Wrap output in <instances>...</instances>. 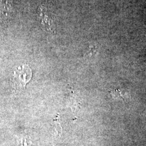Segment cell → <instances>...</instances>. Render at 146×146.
Returning <instances> with one entry per match:
<instances>
[{"label":"cell","mask_w":146,"mask_h":146,"mask_svg":"<svg viewBox=\"0 0 146 146\" xmlns=\"http://www.w3.org/2000/svg\"><path fill=\"white\" fill-rule=\"evenodd\" d=\"M32 76L31 69L28 65H23L15 72V77L18 80L20 84L25 87L31 79Z\"/></svg>","instance_id":"obj_1"},{"label":"cell","mask_w":146,"mask_h":146,"mask_svg":"<svg viewBox=\"0 0 146 146\" xmlns=\"http://www.w3.org/2000/svg\"><path fill=\"white\" fill-rule=\"evenodd\" d=\"M46 7L43 5L41 6L38 10V14L39 19L41 20V23L42 27L47 31H51V27H50V23L49 21V19L48 16L46 14Z\"/></svg>","instance_id":"obj_2"}]
</instances>
